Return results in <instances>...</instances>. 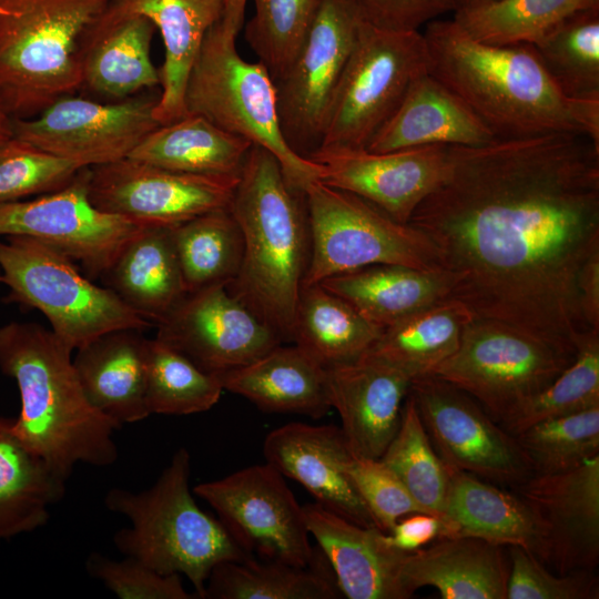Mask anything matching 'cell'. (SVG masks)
<instances>
[{
	"mask_svg": "<svg viewBox=\"0 0 599 599\" xmlns=\"http://www.w3.org/2000/svg\"><path fill=\"white\" fill-rule=\"evenodd\" d=\"M408 224L432 243L447 300L576 353L591 329L579 280L599 254V143L573 133L448 146Z\"/></svg>",
	"mask_w": 599,
	"mask_h": 599,
	"instance_id": "1",
	"label": "cell"
},
{
	"mask_svg": "<svg viewBox=\"0 0 599 599\" xmlns=\"http://www.w3.org/2000/svg\"><path fill=\"white\" fill-rule=\"evenodd\" d=\"M425 27L429 73L465 102L496 139L573 133L599 143V102L565 97L534 45L485 44L453 19H436Z\"/></svg>",
	"mask_w": 599,
	"mask_h": 599,
	"instance_id": "2",
	"label": "cell"
},
{
	"mask_svg": "<svg viewBox=\"0 0 599 599\" xmlns=\"http://www.w3.org/2000/svg\"><path fill=\"white\" fill-rule=\"evenodd\" d=\"M72 352L39 324L0 326V370L16 382L21 403L12 428L65 481L78 464H114V433L122 427L88 399Z\"/></svg>",
	"mask_w": 599,
	"mask_h": 599,
	"instance_id": "3",
	"label": "cell"
},
{
	"mask_svg": "<svg viewBox=\"0 0 599 599\" xmlns=\"http://www.w3.org/2000/svg\"><path fill=\"white\" fill-rule=\"evenodd\" d=\"M230 211L244 248L240 271L226 288L283 343H291L311 255L305 193L291 185L273 153L253 144Z\"/></svg>",
	"mask_w": 599,
	"mask_h": 599,
	"instance_id": "4",
	"label": "cell"
},
{
	"mask_svg": "<svg viewBox=\"0 0 599 599\" xmlns=\"http://www.w3.org/2000/svg\"><path fill=\"white\" fill-rule=\"evenodd\" d=\"M190 474L191 456L181 447L150 488L140 493L111 488L104 505L131 522L113 536L122 555L162 575H183L196 596L204 599L207 577L216 565L250 555L219 519L196 504Z\"/></svg>",
	"mask_w": 599,
	"mask_h": 599,
	"instance_id": "5",
	"label": "cell"
},
{
	"mask_svg": "<svg viewBox=\"0 0 599 599\" xmlns=\"http://www.w3.org/2000/svg\"><path fill=\"white\" fill-rule=\"evenodd\" d=\"M244 7L226 2L221 19L205 34L189 73L186 114H197L220 129L273 153L297 190L319 180V166L295 152L283 136L275 83L260 61L243 59L236 49Z\"/></svg>",
	"mask_w": 599,
	"mask_h": 599,
	"instance_id": "6",
	"label": "cell"
},
{
	"mask_svg": "<svg viewBox=\"0 0 599 599\" xmlns=\"http://www.w3.org/2000/svg\"><path fill=\"white\" fill-rule=\"evenodd\" d=\"M111 0H0V103L28 119L82 85L79 43Z\"/></svg>",
	"mask_w": 599,
	"mask_h": 599,
	"instance_id": "7",
	"label": "cell"
},
{
	"mask_svg": "<svg viewBox=\"0 0 599 599\" xmlns=\"http://www.w3.org/2000/svg\"><path fill=\"white\" fill-rule=\"evenodd\" d=\"M0 270L9 288L4 301L41 312L71 351L111 331L153 326L113 291L94 284L73 260L35 238L0 240Z\"/></svg>",
	"mask_w": 599,
	"mask_h": 599,
	"instance_id": "8",
	"label": "cell"
},
{
	"mask_svg": "<svg viewBox=\"0 0 599 599\" xmlns=\"http://www.w3.org/2000/svg\"><path fill=\"white\" fill-rule=\"evenodd\" d=\"M311 255L302 285L376 264L437 270L429 240L362 197L319 180L304 190Z\"/></svg>",
	"mask_w": 599,
	"mask_h": 599,
	"instance_id": "9",
	"label": "cell"
},
{
	"mask_svg": "<svg viewBox=\"0 0 599 599\" xmlns=\"http://www.w3.org/2000/svg\"><path fill=\"white\" fill-rule=\"evenodd\" d=\"M428 71L423 32L387 30L365 20L318 148H366L394 114L412 82Z\"/></svg>",
	"mask_w": 599,
	"mask_h": 599,
	"instance_id": "10",
	"label": "cell"
},
{
	"mask_svg": "<svg viewBox=\"0 0 599 599\" xmlns=\"http://www.w3.org/2000/svg\"><path fill=\"white\" fill-rule=\"evenodd\" d=\"M575 353L493 321L473 318L435 375L473 397L500 423L548 387Z\"/></svg>",
	"mask_w": 599,
	"mask_h": 599,
	"instance_id": "11",
	"label": "cell"
},
{
	"mask_svg": "<svg viewBox=\"0 0 599 599\" xmlns=\"http://www.w3.org/2000/svg\"><path fill=\"white\" fill-rule=\"evenodd\" d=\"M365 20L359 0H323L294 60L274 81L283 136L305 158L319 146Z\"/></svg>",
	"mask_w": 599,
	"mask_h": 599,
	"instance_id": "12",
	"label": "cell"
},
{
	"mask_svg": "<svg viewBox=\"0 0 599 599\" xmlns=\"http://www.w3.org/2000/svg\"><path fill=\"white\" fill-rule=\"evenodd\" d=\"M283 477L265 461L201 483L193 493L214 509L250 556L307 567L319 551L309 542L303 506Z\"/></svg>",
	"mask_w": 599,
	"mask_h": 599,
	"instance_id": "13",
	"label": "cell"
},
{
	"mask_svg": "<svg viewBox=\"0 0 599 599\" xmlns=\"http://www.w3.org/2000/svg\"><path fill=\"white\" fill-rule=\"evenodd\" d=\"M408 393L449 467L510 488L532 475L515 436L461 389L430 374L413 379Z\"/></svg>",
	"mask_w": 599,
	"mask_h": 599,
	"instance_id": "14",
	"label": "cell"
},
{
	"mask_svg": "<svg viewBox=\"0 0 599 599\" xmlns=\"http://www.w3.org/2000/svg\"><path fill=\"white\" fill-rule=\"evenodd\" d=\"M159 95H133L100 102L63 97L28 119H13V136L83 167L128 158L160 123L154 116Z\"/></svg>",
	"mask_w": 599,
	"mask_h": 599,
	"instance_id": "15",
	"label": "cell"
},
{
	"mask_svg": "<svg viewBox=\"0 0 599 599\" xmlns=\"http://www.w3.org/2000/svg\"><path fill=\"white\" fill-rule=\"evenodd\" d=\"M89 167L64 187L32 200L0 204V237L35 238L101 278L125 244L144 226L95 207L88 192Z\"/></svg>",
	"mask_w": 599,
	"mask_h": 599,
	"instance_id": "16",
	"label": "cell"
},
{
	"mask_svg": "<svg viewBox=\"0 0 599 599\" xmlns=\"http://www.w3.org/2000/svg\"><path fill=\"white\" fill-rule=\"evenodd\" d=\"M238 175L165 170L131 158L89 167L88 192L99 210L143 225H177L231 205Z\"/></svg>",
	"mask_w": 599,
	"mask_h": 599,
	"instance_id": "17",
	"label": "cell"
},
{
	"mask_svg": "<svg viewBox=\"0 0 599 599\" xmlns=\"http://www.w3.org/2000/svg\"><path fill=\"white\" fill-rule=\"evenodd\" d=\"M155 327L158 339L216 377L283 343L226 285L187 293Z\"/></svg>",
	"mask_w": 599,
	"mask_h": 599,
	"instance_id": "18",
	"label": "cell"
},
{
	"mask_svg": "<svg viewBox=\"0 0 599 599\" xmlns=\"http://www.w3.org/2000/svg\"><path fill=\"white\" fill-rule=\"evenodd\" d=\"M306 158L319 166V181L362 197L404 224L448 169L445 145L389 152L327 146L315 149Z\"/></svg>",
	"mask_w": 599,
	"mask_h": 599,
	"instance_id": "19",
	"label": "cell"
},
{
	"mask_svg": "<svg viewBox=\"0 0 599 599\" xmlns=\"http://www.w3.org/2000/svg\"><path fill=\"white\" fill-rule=\"evenodd\" d=\"M514 490L548 528L547 565L556 573L596 570L599 562V455L565 473L531 475Z\"/></svg>",
	"mask_w": 599,
	"mask_h": 599,
	"instance_id": "20",
	"label": "cell"
},
{
	"mask_svg": "<svg viewBox=\"0 0 599 599\" xmlns=\"http://www.w3.org/2000/svg\"><path fill=\"white\" fill-rule=\"evenodd\" d=\"M263 455L266 463L300 483L325 509L354 524L377 527L345 471L353 453L341 427L285 424L267 434Z\"/></svg>",
	"mask_w": 599,
	"mask_h": 599,
	"instance_id": "21",
	"label": "cell"
},
{
	"mask_svg": "<svg viewBox=\"0 0 599 599\" xmlns=\"http://www.w3.org/2000/svg\"><path fill=\"white\" fill-rule=\"evenodd\" d=\"M303 511L341 595L348 599L413 597L403 579L407 552L390 546L385 531L354 524L317 502L304 505Z\"/></svg>",
	"mask_w": 599,
	"mask_h": 599,
	"instance_id": "22",
	"label": "cell"
},
{
	"mask_svg": "<svg viewBox=\"0 0 599 599\" xmlns=\"http://www.w3.org/2000/svg\"><path fill=\"white\" fill-rule=\"evenodd\" d=\"M326 369L331 406L352 453L380 458L399 427L412 380L366 354Z\"/></svg>",
	"mask_w": 599,
	"mask_h": 599,
	"instance_id": "23",
	"label": "cell"
},
{
	"mask_svg": "<svg viewBox=\"0 0 599 599\" xmlns=\"http://www.w3.org/2000/svg\"><path fill=\"white\" fill-rule=\"evenodd\" d=\"M155 30L146 17L109 3L79 43L81 89L112 102L160 85V72L151 59Z\"/></svg>",
	"mask_w": 599,
	"mask_h": 599,
	"instance_id": "24",
	"label": "cell"
},
{
	"mask_svg": "<svg viewBox=\"0 0 599 599\" xmlns=\"http://www.w3.org/2000/svg\"><path fill=\"white\" fill-rule=\"evenodd\" d=\"M443 518L444 537H475L506 547L519 546L547 565L548 528L515 490L450 467Z\"/></svg>",
	"mask_w": 599,
	"mask_h": 599,
	"instance_id": "25",
	"label": "cell"
},
{
	"mask_svg": "<svg viewBox=\"0 0 599 599\" xmlns=\"http://www.w3.org/2000/svg\"><path fill=\"white\" fill-rule=\"evenodd\" d=\"M495 139L465 102L428 71L412 82L394 114L365 149L389 152L428 145L475 146Z\"/></svg>",
	"mask_w": 599,
	"mask_h": 599,
	"instance_id": "26",
	"label": "cell"
},
{
	"mask_svg": "<svg viewBox=\"0 0 599 599\" xmlns=\"http://www.w3.org/2000/svg\"><path fill=\"white\" fill-rule=\"evenodd\" d=\"M510 560L506 546L475 537H443L407 552L403 579L414 595L434 587L443 599H506Z\"/></svg>",
	"mask_w": 599,
	"mask_h": 599,
	"instance_id": "27",
	"label": "cell"
},
{
	"mask_svg": "<svg viewBox=\"0 0 599 599\" xmlns=\"http://www.w3.org/2000/svg\"><path fill=\"white\" fill-rule=\"evenodd\" d=\"M227 0H111L120 10L142 14L159 30L164 61L154 116L162 124L186 115V81L203 39L225 11Z\"/></svg>",
	"mask_w": 599,
	"mask_h": 599,
	"instance_id": "28",
	"label": "cell"
},
{
	"mask_svg": "<svg viewBox=\"0 0 599 599\" xmlns=\"http://www.w3.org/2000/svg\"><path fill=\"white\" fill-rule=\"evenodd\" d=\"M143 331L115 329L75 349L73 365L90 403L122 426L150 416Z\"/></svg>",
	"mask_w": 599,
	"mask_h": 599,
	"instance_id": "29",
	"label": "cell"
},
{
	"mask_svg": "<svg viewBox=\"0 0 599 599\" xmlns=\"http://www.w3.org/2000/svg\"><path fill=\"white\" fill-rule=\"evenodd\" d=\"M283 344L219 375L223 389L243 396L263 412L321 418L332 408L327 369L297 345Z\"/></svg>",
	"mask_w": 599,
	"mask_h": 599,
	"instance_id": "30",
	"label": "cell"
},
{
	"mask_svg": "<svg viewBox=\"0 0 599 599\" xmlns=\"http://www.w3.org/2000/svg\"><path fill=\"white\" fill-rule=\"evenodd\" d=\"M172 226H144L101 277L105 287L153 326L187 294Z\"/></svg>",
	"mask_w": 599,
	"mask_h": 599,
	"instance_id": "31",
	"label": "cell"
},
{
	"mask_svg": "<svg viewBox=\"0 0 599 599\" xmlns=\"http://www.w3.org/2000/svg\"><path fill=\"white\" fill-rule=\"evenodd\" d=\"M318 284L345 300L382 329L447 300L449 294L448 277L441 270L397 264L365 266L327 277Z\"/></svg>",
	"mask_w": 599,
	"mask_h": 599,
	"instance_id": "32",
	"label": "cell"
},
{
	"mask_svg": "<svg viewBox=\"0 0 599 599\" xmlns=\"http://www.w3.org/2000/svg\"><path fill=\"white\" fill-rule=\"evenodd\" d=\"M253 143L187 113L160 124L128 158L165 170L207 176L238 175Z\"/></svg>",
	"mask_w": 599,
	"mask_h": 599,
	"instance_id": "33",
	"label": "cell"
},
{
	"mask_svg": "<svg viewBox=\"0 0 599 599\" xmlns=\"http://www.w3.org/2000/svg\"><path fill=\"white\" fill-rule=\"evenodd\" d=\"M13 418L0 416V545L45 526L65 480L16 435Z\"/></svg>",
	"mask_w": 599,
	"mask_h": 599,
	"instance_id": "34",
	"label": "cell"
},
{
	"mask_svg": "<svg viewBox=\"0 0 599 599\" xmlns=\"http://www.w3.org/2000/svg\"><path fill=\"white\" fill-rule=\"evenodd\" d=\"M469 311L444 300L383 328L365 353L406 375L410 380L430 375L459 346Z\"/></svg>",
	"mask_w": 599,
	"mask_h": 599,
	"instance_id": "35",
	"label": "cell"
},
{
	"mask_svg": "<svg viewBox=\"0 0 599 599\" xmlns=\"http://www.w3.org/2000/svg\"><path fill=\"white\" fill-rule=\"evenodd\" d=\"M382 331L321 284L302 285L291 343L325 368L359 358Z\"/></svg>",
	"mask_w": 599,
	"mask_h": 599,
	"instance_id": "36",
	"label": "cell"
},
{
	"mask_svg": "<svg viewBox=\"0 0 599 599\" xmlns=\"http://www.w3.org/2000/svg\"><path fill=\"white\" fill-rule=\"evenodd\" d=\"M341 592L326 559L297 567L277 560L224 561L210 572L204 599H337Z\"/></svg>",
	"mask_w": 599,
	"mask_h": 599,
	"instance_id": "37",
	"label": "cell"
},
{
	"mask_svg": "<svg viewBox=\"0 0 599 599\" xmlns=\"http://www.w3.org/2000/svg\"><path fill=\"white\" fill-rule=\"evenodd\" d=\"M595 7L599 0H469L453 20L485 44H535L569 16Z\"/></svg>",
	"mask_w": 599,
	"mask_h": 599,
	"instance_id": "38",
	"label": "cell"
},
{
	"mask_svg": "<svg viewBox=\"0 0 599 599\" xmlns=\"http://www.w3.org/2000/svg\"><path fill=\"white\" fill-rule=\"evenodd\" d=\"M173 242L187 293L227 285L243 258V236L230 207L172 226Z\"/></svg>",
	"mask_w": 599,
	"mask_h": 599,
	"instance_id": "39",
	"label": "cell"
},
{
	"mask_svg": "<svg viewBox=\"0 0 599 599\" xmlns=\"http://www.w3.org/2000/svg\"><path fill=\"white\" fill-rule=\"evenodd\" d=\"M531 45L565 97L599 102V7L569 16Z\"/></svg>",
	"mask_w": 599,
	"mask_h": 599,
	"instance_id": "40",
	"label": "cell"
},
{
	"mask_svg": "<svg viewBox=\"0 0 599 599\" xmlns=\"http://www.w3.org/2000/svg\"><path fill=\"white\" fill-rule=\"evenodd\" d=\"M380 460L422 506L443 518L450 467L436 451L409 393L399 427Z\"/></svg>",
	"mask_w": 599,
	"mask_h": 599,
	"instance_id": "41",
	"label": "cell"
},
{
	"mask_svg": "<svg viewBox=\"0 0 599 599\" xmlns=\"http://www.w3.org/2000/svg\"><path fill=\"white\" fill-rule=\"evenodd\" d=\"M223 390L215 375L156 337L148 338L145 402L150 415L203 413L220 400Z\"/></svg>",
	"mask_w": 599,
	"mask_h": 599,
	"instance_id": "42",
	"label": "cell"
},
{
	"mask_svg": "<svg viewBox=\"0 0 599 599\" xmlns=\"http://www.w3.org/2000/svg\"><path fill=\"white\" fill-rule=\"evenodd\" d=\"M573 361L542 392L500 422L516 435L541 420L599 406V329H588L575 343Z\"/></svg>",
	"mask_w": 599,
	"mask_h": 599,
	"instance_id": "43",
	"label": "cell"
},
{
	"mask_svg": "<svg viewBox=\"0 0 599 599\" xmlns=\"http://www.w3.org/2000/svg\"><path fill=\"white\" fill-rule=\"evenodd\" d=\"M514 436L532 475L569 471L599 455V406L541 420Z\"/></svg>",
	"mask_w": 599,
	"mask_h": 599,
	"instance_id": "44",
	"label": "cell"
},
{
	"mask_svg": "<svg viewBox=\"0 0 599 599\" xmlns=\"http://www.w3.org/2000/svg\"><path fill=\"white\" fill-rule=\"evenodd\" d=\"M323 0H253L245 40L277 80L301 49Z\"/></svg>",
	"mask_w": 599,
	"mask_h": 599,
	"instance_id": "45",
	"label": "cell"
},
{
	"mask_svg": "<svg viewBox=\"0 0 599 599\" xmlns=\"http://www.w3.org/2000/svg\"><path fill=\"white\" fill-rule=\"evenodd\" d=\"M83 169L16 136L0 143V204L67 186Z\"/></svg>",
	"mask_w": 599,
	"mask_h": 599,
	"instance_id": "46",
	"label": "cell"
},
{
	"mask_svg": "<svg viewBox=\"0 0 599 599\" xmlns=\"http://www.w3.org/2000/svg\"><path fill=\"white\" fill-rule=\"evenodd\" d=\"M510 571L506 599H597L599 579L595 570L552 573L535 555L508 546Z\"/></svg>",
	"mask_w": 599,
	"mask_h": 599,
	"instance_id": "47",
	"label": "cell"
},
{
	"mask_svg": "<svg viewBox=\"0 0 599 599\" xmlns=\"http://www.w3.org/2000/svg\"><path fill=\"white\" fill-rule=\"evenodd\" d=\"M345 471L372 514L376 526L385 532L407 515L432 514L412 496L380 458L353 454L345 464Z\"/></svg>",
	"mask_w": 599,
	"mask_h": 599,
	"instance_id": "48",
	"label": "cell"
},
{
	"mask_svg": "<svg viewBox=\"0 0 599 599\" xmlns=\"http://www.w3.org/2000/svg\"><path fill=\"white\" fill-rule=\"evenodd\" d=\"M88 573L121 599H196L187 591L181 575H162L140 560L124 556L114 560L99 552L87 558Z\"/></svg>",
	"mask_w": 599,
	"mask_h": 599,
	"instance_id": "49",
	"label": "cell"
},
{
	"mask_svg": "<svg viewBox=\"0 0 599 599\" xmlns=\"http://www.w3.org/2000/svg\"><path fill=\"white\" fill-rule=\"evenodd\" d=\"M366 19L394 31H416L439 16L455 11L460 0H359Z\"/></svg>",
	"mask_w": 599,
	"mask_h": 599,
	"instance_id": "50",
	"label": "cell"
},
{
	"mask_svg": "<svg viewBox=\"0 0 599 599\" xmlns=\"http://www.w3.org/2000/svg\"><path fill=\"white\" fill-rule=\"evenodd\" d=\"M445 531L443 518L427 512H414L397 520L386 536L395 549L413 552L443 538Z\"/></svg>",
	"mask_w": 599,
	"mask_h": 599,
	"instance_id": "51",
	"label": "cell"
},
{
	"mask_svg": "<svg viewBox=\"0 0 599 599\" xmlns=\"http://www.w3.org/2000/svg\"><path fill=\"white\" fill-rule=\"evenodd\" d=\"M580 312L588 328L599 329V254L585 266L579 280Z\"/></svg>",
	"mask_w": 599,
	"mask_h": 599,
	"instance_id": "52",
	"label": "cell"
},
{
	"mask_svg": "<svg viewBox=\"0 0 599 599\" xmlns=\"http://www.w3.org/2000/svg\"><path fill=\"white\" fill-rule=\"evenodd\" d=\"M12 120L13 118L0 103V143L13 136Z\"/></svg>",
	"mask_w": 599,
	"mask_h": 599,
	"instance_id": "53",
	"label": "cell"
},
{
	"mask_svg": "<svg viewBox=\"0 0 599 599\" xmlns=\"http://www.w3.org/2000/svg\"><path fill=\"white\" fill-rule=\"evenodd\" d=\"M227 2L235 3L243 7L246 6V0H227Z\"/></svg>",
	"mask_w": 599,
	"mask_h": 599,
	"instance_id": "54",
	"label": "cell"
},
{
	"mask_svg": "<svg viewBox=\"0 0 599 599\" xmlns=\"http://www.w3.org/2000/svg\"><path fill=\"white\" fill-rule=\"evenodd\" d=\"M4 11H6V9L0 7V13H3Z\"/></svg>",
	"mask_w": 599,
	"mask_h": 599,
	"instance_id": "55",
	"label": "cell"
},
{
	"mask_svg": "<svg viewBox=\"0 0 599 599\" xmlns=\"http://www.w3.org/2000/svg\"><path fill=\"white\" fill-rule=\"evenodd\" d=\"M0 283H2V273H1V270H0Z\"/></svg>",
	"mask_w": 599,
	"mask_h": 599,
	"instance_id": "56",
	"label": "cell"
},
{
	"mask_svg": "<svg viewBox=\"0 0 599 599\" xmlns=\"http://www.w3.org/2000/svg\"><path fill=\"white\" fill-rule=\"evenodd\" d=\"M466 1H469V0H460L461 3H463V2H466ZM461 3H460V4H461Z\"/></svg>",
	"mask_w": 599,
	"mask_h": 599,
	"instance_id": "57",
	"label": "cell"
}]
</instances>
